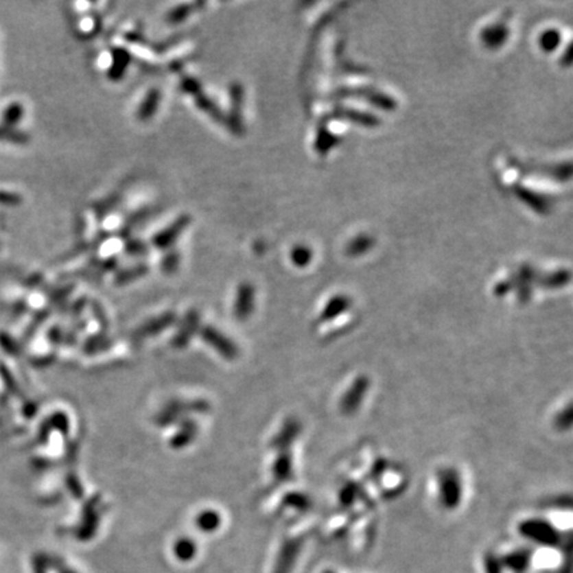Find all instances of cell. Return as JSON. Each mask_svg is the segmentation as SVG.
<instances>
[{
	"label": "cell",
	"instance_id": "7a4b0ae2",
	"mask_svg": "<svg viewBox=\"0 0 573 573\" xmlns=\"http://www.w3.org/2000/svg\"><path fill=\"white\" fill-rule=\"evenodd\" d=\"M528 563H530V554H527V551H517L515 554H508L507 557L502 560L503 567L507 565L515 572L526 571V568L528 567Z\"/></svg>",
	"mask_w": 573,
	"mask_h": 573
},
{
	"label": "cell",
	"instance_id": "277c9868",
	"mask_svg": "<svg viewBox=\"0 0 573 573\" xmlns=\"http://www.w3.org/2000/svg\"><path fill=\"white\" fill-rule=\"evenodd\" d=\"M23 105H20L18 102H14L11 105H8V108L4 110L3 113V121H4V126L12 128L14 125H16L20 119H23Z\"/></svg>",
	"mask_w": 573,
	"mask_h": 573
},
{
	"label": "cell",
	"instance_id": "ba28073f",
	"mask_svg": "<svg viewBox=\"0 0 573 573\" xmlns=\"http://www.w3.org/2000/svg\"><path fill=\"white\" fill-rule=\"evenodd\" d=\"M21 197L16 193H10V191H0V203L1 204H7V206H15L19 204Z\"/></svg>",
	"mask_w": 573,
	"mask_h": 573
},
{
	"label": "cell",
	"instance_id": "8992f818",
	"mask_svg": "<svg viewBox=\"0 0 573 573\" xmlns=\"http://www.w3.org/2000/svg\"><path fill=\"white\" fill-rule=\"evenodd\" d=\"M159 100V96L157 92H152L150 95H148V97L143 101V104L139 109V117L141 119H150V116L156 112Z\"/></svg>",
	"mask_w": 573,
	"mask_h": 573
},
{
	"label": "cell",
	"instance_id": "9c48e42d",
	"mask_svg": "<svg viewBox=\"0 0 573 573\" xmlns=\"http://www.w3.org/2000/svg\"><path fill=\"white\" fill-rule=\"evenodd\" d=\"M323 573H337L335 571H332V570H328V571H324Z\"/></svg>",
	"mask_w": 573,
	"mask_h": 573
},
{
	"label": "cell",
	"instance_id": "3957f363",
	"mask_svg": "<svg viewBox=\"0 0 573 573\" xmlns=\"http://www.w3.org/2000/svg\"><path fill=\"white\" fill-rule=\"evenodd\" d=\"M186 220L185 219H179L178 222H176V224H173L172 227L166 229L163 233H161L159 237L154 239V244L156 246H161L165 247L170 243H173L177 237H178L179 233H182V230L186 227Z\"/></svg>",
	"mask_w": 573,
	"mask_h": 573
},
{
	"label": "cell",
	"instance_id": "5b68a950",
	"mask_svg": "<svg viewBox=\"0 0 573 573\" xmlns=\"http://www.w3.org/2000/svg\"><path fill=\"white\" fill-rule=\"evenodd\" d=\"M0 141L12 142V143H25L28 142V136L14 128L0 126Z\"/></svg>",
	"mask_w": 573,
	"mask_h": 573
},
{
	"label": "cell",
	"instance_id": "6da1fadb",
	"mask_svg": "<svg viewBox=\"0 0 573 573\" xmlns=\"http://www.w3.org/2000/svg\"><path fill=\"white\" fill-rule=\"evenodd\" d=\"M519 530H520L519 533L526 536L527 539L543 546H556L560 539L554 527L546 522H539V520L526 522L520 526Z\"/></svg>",
	"mask_w": 573,
	"mask_h": 573
},
{
	"label": "cell",
	"instance_id": "52a82bcc",
	"mask_svg": "<svg viewBox=\"0 0 573 573\" xmlns=\"http://www.w3.org/2000/svg\"><path fill=\"white\" fill-rule=\"evenodd\" d=\"M484 568H486V573H502L503 572L502 560L489 556L484 560Z\"/></svg>",
	"mask_w": 573,
	"mask_h": 573
}]
</instances>
